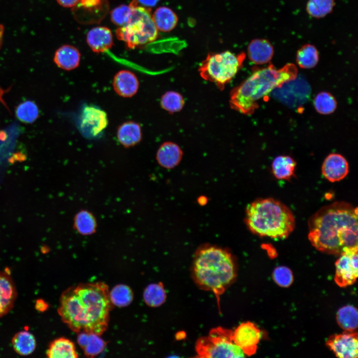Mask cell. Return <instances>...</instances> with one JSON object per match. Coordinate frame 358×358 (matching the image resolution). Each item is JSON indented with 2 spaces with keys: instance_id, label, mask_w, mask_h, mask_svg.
Listing matches in <instances>:
<instances>
[{
  "instance_id": "obj_1",
  "label": "cell",
  "mask_w": 358,
  "mask_h": 358,
  "mask_svg": "<svg viewBox=\"0 0 358 358\" xmlns=\"http://www.w3.org/2000/svg\"><path fill=\"white\" fill-rule=\"evenodd\" d=\"M308 239L317 250L340 255L358 246V208L338 201L321 208L309 219Z\"/></svg>"
},
{
  "instance_id": "obj_2",
  "label": "cell",
  "mask_w": 358,
  "mask_h": 358,
  "mask_svg": "<svg viewBox=\"0 0 358 358\" xmlns=\"http://www.w3.org/2000/svg\"><path fill=\"white\" fill-rule=\"evenodd\" d=\"M237 266L231 253L227 250L206 245L196 251L191 276L201 289L212 292L220 307V298L237 277Z\"/></svg>"
},
{
  "instance_id": "obj_3",
  "label": "cell",
  "mask_w": 358,
  "mask_h": 358,
  "mask_svg": "<svg viewBox=\"0 0 358 358\" xmlns=\"http://www.w3.org/2000/svg\"><path fill=\"white\" fill-rule=\"evenodd\" d=\"M297 75V69L288 63L277 69L273 65L255 71L240 85L232 90L229 104L232 109L245 115L252 114L259 105L258 101L276 88L293 81Z\"/></svg>"
},
{
  "instance_id": "obj_4",
  "label": "cell",
  "mask_w": 358,
  "mask_h": 358,
  "mask_svg": "<svg viewBox=\"0 0 358 358\" xmlns=\"http://www.w3.org/2000/svg\"><path fill=\"white\" fill-rule=\"evenodd\" d=\"M245 220L254 234L274 239L287 237L295 224L291 210L272 198L257 199L248 205Z\"/></svg>"
},
{
  "instance_id": "obj_5",
  "label": "cell",
  "mask_w": 358,
  "mask_h": 358,
  "mask_svg": "<svg viewBox=\"0 0 358 358\" xmlns=\"http://www.w3.org/2000/svg\"><path fill=\"white\" fill-rule=\"evenodd\" d=\"M85 314L86 332L102 334L107 329L113 304L108 286L103 282L80 283L74 286Z\"/></svg>"
},
{
  "instance_id": "obj_6",
  "label": "cell",
  "mask_w": 358,
  "mask_h": 358,
  "mask_svg": "<svg viewBox=\"0 0 358 358\" xmlns=\"http://www.w3.org/2000/svg\"><path fill=\"white\" fill-rule=\"evenodd\" d=\"M130 4L132 6L131 16L125 24L117 29L116 35L128 48L133 49L156 40L158 29L150 8L138 5L136 0H133Z\"/></svg>"
},
{
  "instance_id": "obj_7",
  "label": "cell",
  "mask_w": 358,
  "mask_h": 358,
  "mask_svg": "<svg viewBox=\"0 0 358 358\" xmlns=\"http://www.w3.org/2000/svg\"><path fill=\"white\" fill-rule=\"evenodd\" d=\"M246 55L226 51L219 53H209L199 67L200 76L214 83L223 90L242 67Z\"/></svg>"
},
{
  "instance_id": "obj_8",
  "label": "cell",
  "mask_w": 358,
  "mask_h": 358,
  "mask_svg": "<svg viewBox=\"0 0 358 358\" xmlns=\"http://www.w3.org/2000/svg\"><path fill=\"white\" fill-rule=\"evenodd\" d=\"M195 349L197 357L244 358L246 355L233 340V330L221 327L212 329L208 336L199 338Z\"/></svg>"
},
{
  "instance_id": "obj_9",
  "label": "cell",
  "mask_w": 358,
  "mask_h": 358,
  "mask_svg": "<svg viewBox=\"0 0 358 358\" xmlns=\"http://www.w3.org/2000/svg\"><path fill=\"white\" fill-rule=\"evenodd\" d=\"M58 312L62 321L72 331L77 333L86 332V319L74 286L67 288L62 293Z\"/></svg>"
},
{
  "instance_id": "obj_10",
  "label": "cell",
  "mask_w": 358,
  "mask_h": 358,
  "mask_svg": "<svg viewBox=\"0 0 358 358\" xmlns=\"http://www.w3.org/2000/svg\"><path fill=\"white\" fill-rule=\"evenodd\" d=\"M358 247L346 249L335 263L334 280L340 287L354 283L358 277Z\"/></svg>"
},
{
  "instance_id": "obj_11",
  "label": "cell",
  "mask_w": 358,
  "mask_h": 358,
  "mask_svg": "<svg viewBox=\"0 0 358 358\" xmlns=\"http://www.w3.org/2000/svg\"><path fill=\"white\" fill-rule=\"evenodd\" d=\"M108 123L105 111L96 106L87 105L80 113L79 127L83 135L93 138L99 135L106 128Z\"/></svg>"
},
{
  "instance_id": "obj_12",
  "label": "cell",
  "mask_w": 358,
  "mask_h": 358,
  "mask_svg": "<svg viewBox=\"0 0 358 358\" xmlns=\"http://www.w3.org/2000/svg\"><path fill=\"white\" fill-rule=\"evenodd\" d=\"M261 337V330L251 322L242 323L233 331L234 343L247 356L256 353Z\"/></svg>"
},
{
  "instance_id": "obj_13",
  "label": "cell",
  "mask_w": 358,
  "mask_h": 358,
  "mask_svg": "<svg viewBox=\"0 0 358 358\" xmlns=\"http://www.w3.org/2000/svg\"><path fill=\"white\" fill-rule=\"evenodd\" d=\"M358 333L345 331L340 334L330 336L326 345L335 355L341 358H356L358 354Z\"/></svg>"
},
{
  "instance_id": "obj_14",
  "label": "cell",
  "mask_w": 358,
  "mask_h": 358,
  "mask_svg": "<svg viewBox=\"0 0 358 358\" xmlns=\"http://www.w3.org/2000/svg\"><path fill=\"white\" fill-rule=\"evenodd\" d=\"M348 173V163L342 155L339 154H329L325 158L322 166V175L331 182L343 179Z\"/></svg>"
},
{
  "instance_id": "obj_15",
  "label": "cell",
  "mask_w": 358,
  "mask_h": 358,
  "mask_svg": "<svg viewBox=\"0 0 358 358\" xmlns=\"http://www.w3.org/2000/svg\"><path fill=\"white\" fill-rule=\"evenodd\" d=\"M17 295L15 284L10 274L0 271V318L12 309Z\"/></svg>"
},
{
  "instance_id": "obj_16",
  "label": "cell",
  "mask_w": 358,
  "mask_h": 358,
  "mask_svg": "<svg viewBox=\"0 0 358 358\" xmlns=\"http://www.w3.org/2000/svg\"><path fill=\"white\" fill-rule=\"evenodd\" d=\"M115 91L123 97H131L135 95L139 88V81L136 76L128 70L117 72L113 80Z\"/></svg>"
},
{
  "instance_id": "obj_17",
  "label": "cell",
  "mask_w": 358,
  "mask_h": 358,
  "mask_svg": "<svg viewBox=\"0 0 358 358\" xmlns=\"http://www.w3.org/2000/svg\"><path fill=\"white\" fill-rule=\"evenodd\" d=\"M247 54L250 60L254 64H265L268 63L273 56V47L266 39H255L249 44Z\"/></svg>"
},
{
  "instance_id": "obj_18",
  "label": "cell",
  "mask_w": 358,
  "mask_h": 358,
  "mask_svg": "<svg viewBox=\"0 0 358 358\" xmlns=\"http://www.w3.org/2000/svg\"><path fill=\"white\" fill-rule=\"evenodd\" d=\"M87 41L93 52L102 53L112 46L113 38L110 30L106 27L98 26L88 33Z\"/></svg>"
},
{
  "instance_id": "obj_19",
  "label": "cell",
  "mask_w": 358,
  "mask_h": 358,
  "mask_svg": "<svg viewBox=\"0 0 358 358\" xmlns=\"http://www.w3.org/2000/svg\"><path fill=\"white\" fill-rule=\"evenodd\" d=\"M182 156V150L177 144L166 142L162 144L158 150L156 159L162 167L172 169L179 163Z\"/></svg>"
},
{
  "instance_id": "obj_20",
  "label": "cell",
  "mask_w": 358,
  "mask_h": 358,
  "mask_svg": "<svg viewBox=\"0 0 358 358\" xmlns=\"http://www.w3.org/2000/svg\"><path fill=\"white\" fill-rule=\"evenodd\" d=\"M81 54L74 46L64 45L55 52L54 62L61 69L70 71L77 68L80 64Z\"/></svg>"
},
{
  "instance_id": "obj_21",
  "label": "cell",
  "mask_w": 358,
  "mask_h": 358,
  "mask_svg": "<svg viewBox=\"0 0 358 358\" xmlns=\"http://www.w3.org/2000/svg\"><path fill=\"white\" fill-rule=\"evenodd\" d=\"M77 342L84 354L90 358L100 354L106 345V342L100 337V335L86 332L78 333Z\"/></svg>"
},
{
  "instance_id": "obj_22",
  "label": "cell",
  "mask_w": 358,
  "mask_h": 358,
  "mask_svg": "<svg viewBox=\"0 0 358 358\" xmlns=\"http://www.w3.org/2000/svg\"><path fill=\"white\" fill-rule=\"evenodd\" d=\"M142 130L138 123L128 121L121 124L117 130L119 143L125 147H130L138 144L142 140Z\"/></svg>"
},
{
  "instance_id": "obj_23",
  "label": "cell",
  "mask_w": 358,
  "mask_h": 358,
  "mask_svg": "<svg viewBox=\"0 0 358 358\" xmlns=\"http://www.w3.org/2000/svg\"><path fill=\"white\" fill-rule=\"evenodd\" d=\"M49 358H76L78 357L74 343L69 339L60 337L52 341L46 351Z\"/></svg>"
},
{
  "instance_id": "obj_24",
  "label": "cell",
  "mask_w": 358,
  "mask_h": 358,
  "mask_svg": "<svg viewBox=\"0 0 358 358\" xmlns=\"http://www.w3.org/2000/svg\"><path fill=\"white\" fill-rule=\"evenodd\" d=\"M296 163L289 156L280 155L275 157L271 165L273 175L275 178L289 180L294 175Z\"/></svg>"
},
{
  "instance_id": "obj_25",
  "label": "cell",
  "mask_w": 358,
  "mask_h": 358,
  "mask_svg": "<svg viewBox=\"0 0 358 358\" xmlns=\"http://www.w3.org/2000/svg\"><path fill=\"white\" fill-rule=\"evenodd\" d=\"M11 344L14 351L20 356H28L35 351L36 341L34 335L27 331H21L12 337Z\"/></svg>"
},
{
  "instance_id": "obj_26",
  "label": "cell",
  "mask_w": 358,
  "mask_h": 358,
  "mask_svg": "<svg viewBox=\"0 0 358 358\" xmlns=\"http://www.w3.org/2000/svg\"><path fill=\"white\" fill-rule=\"evenodd\" d=\"M152 18L158 30L165 32L173 30L178 21L176 14L171 9L166 6H160L157 8Z\"/></svg>"
},
{
  "instance_id": "obj_27",
  "label": "cell",
  "mask_w": 358,
  "mask_h": 358,
  "mask_svg": "<svg viewBox=\"0 0 358 358\" xmlns=\"http://www.w3.org/2000/svg\"><path fill=\"white\" fill-rule=\"evenodd\" d=\"M166 298V292L161 282L151 283L144 290V301L150 307L160 306L165 302Z\"/></svg>"
},
{
  "instance_id": "obj_28",
  "label": "cell",
  "mask_w": 358,
  "mask_h": 358,
  "mask_svg": "<svg viewBox=\"0 0 358 358\" xmlns=\"http://www.w3.org/2000/svg\"><path fill=\"white\" fill-rule=\"evenodd\" d=\"M296 59L300 68L311 69L315 67L319 61V53L314 45L305 44L297 51Z\"/></svg>"
},
{
  "instance_id": "obj_29",
  "label": "cell",
  "mask_w": 358,
  "mask_h": 358,
  "mask_svg": "<svg viewBox=\"0 0 358 358\" xmlns=\"http://www.w3.org/2000/svg\"><path fill=\"white\" fill-rule=\"evenodd\" d=\"M358 311L352 305L341 308L337 314L338 325L345 331H355L358 327Z\"/></svg>"
},
{
  "instance_id": "obj_30",
  "label": "cell",
  "mask_w": 358,
  "mask_h": 358,
  "mask_svg": "<svg viewBox=\"0 0 358 358\" xmlns=\"http://www.w3.org/2000/svg\"><path fill=\"white\" fill-rule=\"evenodd\" d=\"M109 298L113 305L118 307L128 306L133 301L134 294L131 288L127 285L119 284L109 291Z\"/></svg>"
},
{
  "instance_id": "obj_31",
  "label": "cell",
  "mask_w": 358,
  "mask_h": 358,
  "mask_svg": "<svg viewBox=\"0 0 358 358\" xmlns=\"http://www.w3.org/2000/svg\"><path fill=\"white\" fill-rule=\"evenodd\" d=\"M335 4V0H308L306 9L311 17L321 18L332 11Z\"/></svg>"
},
{
  "instance_id": "obj_32",
  "label": "cell",
  "mask_w": 358,
  "mask_h": 358,
  "mask_svg": "<svg viewBox=\"0 0 358 358\" xmlns=\"http://www.w3.org/2000/svg\"><path fill=\"white\" fill-rule=\"evenodd\" d=\"M75 226L80 234L84 235H90L95 230L96 221L90 212L83 210L76 215Z\"/></svg>"
},
{
  "instance_id": "obj_33",
  "label": "cell",
  "mask_w": 358,
  "mask_h": 358,
  "mask_svg": "<svg viewBox=\"0 0 358 358\" xmlns=\"http://www.w3.org/2000/svg\"><path fill=\"white\" fill-rule=\"evenodd\" d=\"M15 114L20 121L32 123L39 117V110L35 103L31 100H26L16 107Z\"/></svg>"
},
{
  "instance_id": "obj_34",
  "label": "cell",
  "mask_w": 358,
  "mask_h": 358,
  "mask_svg": "<svg viewBox=\"0 0 358 358\" xmlns=\"http://www.w3.org/2000/svg\"><path fill=\"white\" fill-rule=\"evenodd\" d=\"M314 105L318 113L324 115L329 114L336 110L337 101L331 93L322 91L315 97Z\"/></svg>"
},
{
  "instance_id": "obj_35",
  "label": "cell",
  "mask_w": 358,
  "mask_h": 358,
  "mask_svg": "<svg viewBox=\"0 0 358 358\" xmlns=\"http://www.w3.org/2000/svg\"><path fill=\"white\" fill-rule=\"evenodd\" d=\"M184 104L182 96L178 92L169 91L161 97V105L168 112L173 113L180 111Z\"/></svg>"
},
{
  "instance_id": "obj_36",
  "label": "cell",
  "mask_w": 358,
  "mask_h": 358,
  "mask_svg": "<svg viewBox=\"0 0 358 358\" xmlns=\"http://www.w3.org/2000/svg\"><path fill=\"white\" fill-rule=\"evenodd\" d=\"M132 14V6L121 4L115 8L111 12L110 17L111 21L115 25L122 26L125 24L129 20Z\"/></svg>"
},
{
  "instance_id": "obj_37",
  "label": "cell",
  "mask_w": 358,
  "mask_h": 358,
  "mask_svg": "<svg viewBox=\"0 0 358 358\" xmlns=\"http://www.w3.org/2000/svg\"><path fill=\"white\" fill-rule=\"evenodd\" d=\"M272 277L275 282L281 287L290 286L293 280L291 271L286 267L276 268L273 272Z\"/></svg>"
},
{
  "instance_id": "obj_38",
  "label": "cell",
  "mask_w": 358,
  "mask_h": 358,
  "mask_svg": "<svg viewBox=\"0 0 358 358\" xmlns=\"http://www.w3.org/2000/svg\"><path fill=\"white\" fill-rule=\"evenodd\" d=\"M80 3L88 10H96L100 6L101 0H80Z\"/></svg>"
},
{
  "instance_id": "obj_39",
  "label": "cell",
  "mask_w": 358,
  "mask_h": 358,
  "mask_svg": "<svg viewBox=\"0 0 358 358\" xmlns=\"http://www.w3.org/2000/svg\"><path fill=\"white\" fill-rule=\"evenodd\" d=\"M59 4L64 7H73L78 4L80 0H56Z\"/></svg>"
},
{
  "instance_id": "obj_40",
  "label": "cell",
  "mask_w": 358,
  "mask_h": 358,
  "mask_svg": "<svg viewBox=\"0 0 358 358\" xmlns=\"http://www.w3.org/2000/svg\"><path fill=\"white\" fill-rule=\"evenodd\" d=\"M35 309L40 312H44L46 311L48 308V305L46 302H45L42 299H37L35 303Z\"/></svg>"
},
{
  "instance_id": "obj_41",
  "label": "cell",
  "mask_w": 358,
  "mask_h": 358,
  "mask_svg": "<svg viewBox=\"0 0 358 358\" xmlns=\"http://www.w3.org/2000/svg\"><path fill=\"white\" fill-rule=\"evenodd\" d=\"M160 0H136L137 3H140L142 6L147 8L153 7Z\"/></svg>"
},
{
  "instance_id": "obj_42",
  "label": "cell",
  "mask_w": 358,
  "mask_h": 358,
  "mask_svg": "<svg viewBox=\"0 0 358 358\" xmlns=\"http://www.w3.org/2000/svg\"><path fill=\"white\" fill-rule=\"evenodd\" d=\"M3 32L4 27L2 24H0V48L2 44Z\"/></svg>"
}]
</instances>
